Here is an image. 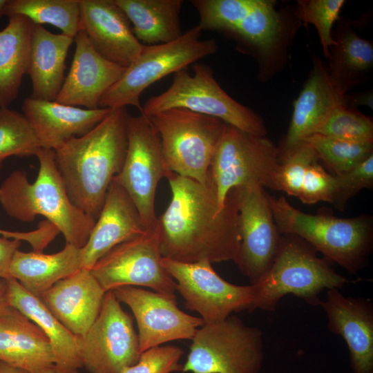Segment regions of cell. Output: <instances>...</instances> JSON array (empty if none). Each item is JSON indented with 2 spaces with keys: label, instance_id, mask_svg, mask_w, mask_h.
<instances>
[{
  "label": "cell",
  "instance_id": "20",
  "mask_svg": "<svg viewBox=\"0 0 373 373\" xmlns=\"http://www.w3.org/2000/svg\"><path fill=\"white\" fill-rule=\"evenodd\" d=\"M81 29L96 51L107 60L127 67L140 55L143 44L114 0H79Z\"/></svg>",
  "mask_w": 373,
  "mask_h": 373
},
{
  "label": "cell",
  "instance_id": "13",
  "mask_svg": "<svg viewBox=\"0 0 373 373\" xmlns=\"http://www.w3.org/2000/svg\"><path fill=\"white\" fill-rule=\"evenodd\" d=\"M127 151L123 166L114 179L135 204L146 229L157 220L155 198L160 180L171 172L160 139L149 118L143 113L127 117Z\"/></svg>",
  "mask_w": 373,
  "mask_h": 373
},
{
  "label": "cell",
  "instance_id": "25",
  "mask_svg": "<svg viewBox=\"0 0 373 373\" xmlns=\"http://www.w3.org/2000/svg\"><path fill=\"white\" fill-rule=\"evenodd\" d=\"M21 109L41 148L52 150L70 138L86 134L111 111L82 108L31 97L24 99Z\"/></svg>",
  "mask_w": 373,
  "mask_h": 373
},
{
  "label": "cell",
  "instance_id": "14",
  "mask_svg": "<svg viewBox=\"0 0 373 373\" xmlns=\"http://www.w3.org/2000/svg\"><path fill=\"white\" fill-rule=\"evenodd\" d=\"M76 342L89 373H121L141 355L133 318L113 291L106 292L97 317L84 336H76Z\"/></svg>",
  "mask_w": 373,
  "mask_h": 373
},
{
  "label": "cell",
  "instance_id": "8",
  "mask_svg": "<svg viewBox=\"0 0 373 373\" xmlns=\"http://www.w3.org/2000/svg\"><path fill=\"white\" fill-rule=\"evenodd\" d=\"M193 75L186 68L174 73L163 93L148 99L141 113L151 116L171 108H184L211 116L247 133L266 137L261 117L229 95L214 78L210 66L195 63Z\"/></svg>",
  "mask_w": 373,
  "mask_h": 373
},
{
  "label": "cell",
  "instance_id": "9",
  "mask_svg": "<svg viewBox=\"0 0 373 373\" xmlns=\"http://www.w3.org/2000/svg\"><path fill=\"white\" fill-rule=\"evenodd\" d=\"M147 117L159 135L168 169L207 184L226 123L184 108H171Z\"/></svg>",
  "mask_w": 373,
  "mask_h": 373
},
{
  "label": "cell",
  "instance_id": "10",
  "mask_svg": "<svg viewBox=\"0 0 373 373\" xmlns=\"http://www.w3.org/2000/svg\"><path fill=\"white\" fill-rule=\"evenodd\" d=\"M182 372L258 373L264 359L262 334L236 315L203 324L192 338Z\"/></svg>",
  "mask_w": 373,
  "mask_h": 373
},
{
  "label": "cell",
  "instance_id": "30",
  "mask_svg": "<svg viewBox=\"0 0 373 373\" xmlns=\"http://www.w3.org/2000/svg\"><path fill=\"white\" fill-rule=\"evenodd\" d=\"M332 31L335 44L329 48L327 68L339 89L346 93L364 82L373 66L372 44L361 37L347 19H339Z\"/></svg>",
  "mask_w": 373,
  "mask_h": 373
},
{
  "label": "cell",
  "instance_id": "27",
  "mask_svg": "<svg viewBox=\"0 0 373 373\" xmlns=\"http://www.w3.org/2000/svg\"><path fill=\"white\" fill-rule=\"evenodd\" d=\"M8 304L36 323L48 337L54 355L56 373H80L83 363L76 336L48 309L40 298L28 291L12 277L6 278Z\"/></svg>",
  "mask_w": 373,
  "mask_h": 373
},
{
  "label": "cell",
  "instance_id": "37",
  "mask_svg": "<svg viewBox=\"0 0 373 373\" xmlns=\"http://www.w3.org/2000/svg\"><path fill=\"white\" fill-rule=\"evenodd\" d=\"M344 0H299L295 15L299 21L312 24L316 28L323 54L329 57V48L335 44L332 27L339 19Z\"/></svg>",
  "mask_w": 373,
  "mask_h": 373
},
{
  "label": "cell",
  "instance_id": "39",
  "mask_svg": "<svg viewBox=\"0 0 373 373\" xmlns=\"http://www.w3.org/2000/svg\"><path fill=\"white\" fill-rule=\"evenodd\" d=\"M333 204L343 210L347 201L363 189L373 184V154L350 171L335 175Z\"/></svg>",
  "mask_w": 373,
  "mask_h": 373
},
{
  "label": "cell",
  "instance_id": "24",
  "mask_svg": "<svg viewBox=\"0 0 373 373\" xmlns=\"http://www.w3.org/2000/svg\"><path fill=\"white\" fill-rule=\"evenodd\" d=\"M0 361L28 373H56L51 345L45 333L10 305L0 312Z\"/></svg>",
  "mask_w": 373,
  "mask_h": 373
},
{
  "label": "cell",
  "instance_id": "44",
  "mask_svg": "<svg viewBox=\"0 0 373 373\" xmlns=\"http://www.w3.org/2000/svg\"><path fill=\"white\" fill-rule=\"evenodd\" d=\"M7 230L0 229V236H5Z\"/></svg>",
  "mask_w": 373,
  "mask_h": 373
},
{
  "label": "cell",
  "instance_id": "4",
  "mask_svg": "<svg viewBox=\"0 0 373 373\" xmlns=\"http://www.w3.org/2000/svg\"><path fill=\"white\" fill-rule=\"evenodd\" d=\"M267 196L280 234L300 238L320 251L329 263H337L350 274H356L365 267L373 239L370 216L341 218L314 215L293 207L284 196Z\"/></svg>",
  "mask_w": 373,
  "mask_h": 373
},
{
  "label": "cell",
  "instance_id": "32",
  "mask_svg": "<svg viewBox=\"0 0 373 373\" xmlns=\"http://www.w3.org/2000/svg\"><path fill=\"white\" fill-rule=\"evenodd\" d=\"M8 17V23L0 30V107H8L19 93L28 72L35 26L23 15Z\"/></svg>",
  "mask_w": 373,
  "mask_h": 373
},
{
  "label": "cell",
  "instance_id": "1",
  "mask_svg": "<svg viewBox=\"0 0 373 373\" xmlns=\"http://www.w3.org/2000/svg\"><path fill=\"white\" fill-rule=\"evenodd\" d=\"M166 178L172 197L156 222L162 257L187 263L234 261L240 245L236 189L220 207L211 178L204 184L171 171Z\"/></svg>",
  "mask_w": 373,
  "mask_h": 373
},
{
  "label": "cell",
  "instance_id": "36",
  "mask_svg": "<svg viewBox=\"0 0 373 373\" xmlns=\"http://www.w3.org/2000/svg\"><path fill=\"white\" fill-rule=\"evenodd\" d=\"M315 133L347 142L373 143V122L345 104L336 108Z\"/></svg>",
  "mask_w": 373,
  "mask_h": 373
},
{
  "label": "cell",
  "instance_id": "43",
  "mask_svg": "<svg viewBox=\"0 0 373 373\" xmlns=\"http://www.w3.org/2000/svg\"><path fill=\"white\" fill-rule=\"evenodd\" d=\"M8 2V0H0V18L6 15Z\"/></svg>",
  "mask_w": 373,
  "mask_h": 373
},
{
  "label": "cell",
  "instance_id": "16",
  "mask_svg": "<svg viewBox=\"0 0 373 373\" xmlns=\"http://www.w3.org/2000/svg\"><path fill=\"white\" fill-rule=\"evenodd\" d=\"M240 245L233 261L250 285L269 270L279 249L281 234L262 186L237 187Z\"/></svg>",
  "mask_w": 373,
  "mask_h": 373
},
{
  "label": "cell",
  "instance_id": "29",
  "mask_svg": "<svg viewBox=\"0 0 373 373\" xmlns=\"http://www.w3.org/2000/svg\"><path fill=\"white\" fill-rule=\"evenodd\" d=\"M80 269L81 248L66 244L62 250L52 254L17 250L10 263V275L30 294L41 298L57 282Z\"/></svg>",
  "mask_w": 373,
  "mask_h": 373
},
{
  "label": "cell",
  "instance_id": "35",
  "mask_svg": "<svg viewBox=\"0 0 373 373\" xmlns=\"http://www.w3.org/2000/svg\"><path fill=\"white\" fill-rule=\"evenodd\" d=\"M41 148L30 123L23 115L0 107V169L8 157L35 155Z\"/></svg>",
  "mask_w": 373,
  "mask_h": 373
},
{
  "label": "cell",
  "instance_id": "2",
  "mask_svg": "<svg viewBox=\"0 0 373 373\" xmlns=\"http://www.w3.org/2000/svg\"><path fill=\"white\" fill-rule=\"evenodd\" d=\"M126 107L111 109L93 129L54 150L55 161L70 202L95 220L127 151Z\"/></svg>",
  "mask_w": 373,
  "mask_h": 373
},
{
  "label": "cell",
  "instance_id": "34",
  "mask_svg": "<svg viewBox=\"0 0 373 373\" xmlns=\"http://www.w3.org/2000/svg\"><path fill=\"white\" fill-rule=\"evenodd\" d=\"M303 141L309 144L320 162L335 175L353 169L373 154V143H356L312 134Z\"/></svg>",
  "mask_w": 373,
  "mask_h": 373
},
{
  "label": "cell",
  "instance_id": "23",
  "mask_svg": "<svg viewBox=\"0 0 373 373\" xmlns=\"http://www.w3.org/2000/svg\"><path fill=\"white\" fill-rule=\"evenodd\" d=\"M106 292L90 270L80 269L57 282L40 298L72 334L82 336L97 317Z\"/></svg>",
  "mask_w": 373,
  "mask_h": 373
},
{
  "label": "cell",
  "instance_id": "40",
  "mask_svg": "<svg viewBox=\"0 0 373 373\" xmlns=\"http://www.w3.org/2000/svg\"><path fill=\"white\" fill-rule=\"evenodd\" d=\"M20 240L0 237V278L10 277V266L12 257L21 245Z\"/></svg>",
  "mask_w": 373,
  "mask_h": 373
},
{
  "label": "cell",
  "instance_id": "12",
  "mask_svg": "<svg viewBox=\"0 0 373 373\" xmlns=\"http://www.w3.org/2000/svg\"><path fill=\"white\" fill-rule=\"evenodd\" d=\"M156 224L135 238L114 247L90 271L101 287L113 291L124 286H140L177 300L176 283L162 264Z\"/></svg>",
  "mask_w": 373,
  "mask_h": 373
},
{
  "label": "cell",
  "instance_id": "42",
  "mask_svg": "<svg viewBox=\"0 0 373 373\" xmlns=\"http://www.w3.org/2000/svg\"><path fill=\"white\" fill-rule=\"evenodd\" d=\"M0 373H28L27 372L0 361Z\"/></svg>",
  "mask_w": 373,
  "mask_h": 373
},
{
  "label": "cell",
  "instance_id": "11",
  "mask_svg": "<svg viewBox=\"0 0 373 373\" xmlns=\"http://www.w3.org/2000/svg\"><path fill=\"white\" fill-rule=\"evenodd\" d=\"M280 163V151L271 140L226 124L209 170L219 206L237 187L257 184L276 190Z\"/></svg>",
  "mask_w": 373,
  "mask_h": 373
},
{
  "label": "cell",
  "instance_id": "28",
  "mask_svg": "<svg viewBox=\"0 0 373 373\" xmlns=\"http://www.w3.org/2000/svg\"><path fill=\"white\" fill-rule=\"evenodd\" d=\"M74 38L54 34L42 25L35 24L31 38L27 74L34 99L55 101L65 77L66 59Z\"/></svg>",
  "mask_w": 373,
  "mask_h": 373
},
{
  "label": "cell",
  "instance_id": "26",
  "mask_svg": "<svg viewBox=\"0 0 373 373\" xmlns=\"http://www.w3.org/2000/svg\"><path fill=\"white\" fill-rule=\"evenodd\" d=\"M280 163L276 178V190L298 198L303 203L333 204L336 182L321 164L311 146L303 141L280 152Z\"/></svg>",
  "mask_w": 373,
  "mask_h": 373
},
{
  "label": "cell",
  "instance_id": "18",
  "mask_svg": "<svg viewBox=\"0 0 373 373\" xmlns=\"http://www.w3.org/2000/svg\"><path fill=\"white\" fill-rule=\"evenodd\" d=\"M327 328L345 341L353 373H373V304L370 299L345 296L340 289L326 290L320 300Z\"/></svg>",
  "mask_w": 373,
  "mask_h": 373
},
{
  "label": "cell",
  "instance_id": "17",
  "mask_svg": "<svg viewBox=\"0 0 373 373\" xmlns=\"http://www.w3.org/2000/svg\"><path fill=\"white\" fill-rule=\"evenodd\" d=\"M117 299L131 309L138 328L140 351L181 339L192 340L204 322L187 314L177 306V300L134 286L113 290Z\"/></svg>",
  "mask_w": 373,
  "mask_h": 373
},
{
  "label": "cell",
  "instance_id": "38",
  "mask_svg": "<svg viewBox=\"0 0 373 373\" xmlns=\"http://www.w3.org/2000/svg\"><path fill=\"white\" fill-rule=\"evenodd\" d=\"M184 354L174 345L157 346L143 352L138 361L121 373H172L182 370L180 360Z\"/></svg>",
  "mask_w": 373,
  "mask_h": 373
},
{
  "label": "cell",
  "instance_id": "19",
  "mask_svg": "<svg viewBox=\"0 0 373 373\" xmlns=\"http://www.w3.org/2000/svg\"><path fill=\"white\" fill-rule=\"evenodd\" d=\"M74 40L75 50L71 66L55 101L87 109L98 108L101 97L121 77L126 67L99 54L84 30H79Z\"/></svg>",
  "mask_w": 373,
  "mask_h": 373
},
{
  "label": "cell",
  "instance_id": "31",
  "mask_svg": "<svg viewBox=\"0 0 373 373\" xmlns=\"http://www.w3.org/2000/svg\"><path fill=\"white\" fill-rule=\"evenodd\" d=\"M122 10L132 30L143 45L166 44L183 33L180 14L182 0H114Z\"/></svg>",
  "mask_w": 373,
  "mask_h": 373
},
{
  "label": "cell",
  "instance_id": "6",
  "mask_svg": "<svg viewBox=\"0 0 373 373\" xmlns=\"http://www.w3.org/2000/svg\"><path fill=\"white\" fill-rule=\"evenodd\" d=\"M316 251L300 238L283 234L271 268L253 285L255 294L251 311H275L280 299L287 294L317 306L323 291L341 289L349 280Z\"/></svg>",
  "mask_w": 373,
  "mask_h": 373
},
{
  "label": "cell",
  "instance_id": "22",
  "mask_svg": "<svg viewBox=\"0 0 373 373\" xmlns=\"http://www.w3.org/2000/svg\"><path fill=\"white\" fill-rule=\"evenodd\" d=\"M345 95L332 82L327 65L320 58L314 57L312 68L294 102L289 126L278 147L280 152L314 134L336 108L345 104Z\"/></svg>",
  "mask_w": 373,
  "mask_h": 373
},
{
  "label": "cell",
  "instance_id": "7",
  "mask_svg": "<svg viewBox=\"0 0 373 373\" xmlns=\"http://www.w3.org/2000/svg\"><path fill=\"white\" fill-rule=\"evenodd\" d=\"M202 32L197 25L173 41L144 45L137 57L101 97L99 108L113 109L131 105L141 113L140 97L146 88L171 73L216 53V39H202Z\"/></svg>",
  "mask_w": 373,
  "mask_h": 373
},
{
  "label": "cell",
  "instance_id": "15",
  "mask_svg": "<svg viewBox=\"0 0 373 373\" xmlns=\"http://www.w3.org/2000/svg\"><path fill=\"white\" fill-rule=\"evenodd\" d=\"M162 264L173 280L185 307L200 315L204 324L222 321L232 313L251 311L254 300L253 285L231 284L221 278L211 262L187 263L162 258Z\"/></svg>",
  "mask_w": 373,
  "mask_h": 373
},
{
  "label": "cell",
  "instance_id": "33",
  "mask_svg": "<svg viewBox=\"0 0 373 373\" xmlns=\"http://www.w3.org/2000/svg\"><path fill=\"white\" fill-rule=\"evenodd\" d=\"M14 15L55 26L73 38L81 29L79 0H8L6 15Z\"/></svg>",
  "mask_w": 373,
  "mask_h": 373
},
{
  "label": "cell",
  "instance_id": "21",
  "mask_svg": "<svg viewBox=\"0 0 373 373\" xmlns=\"http://www.w3.org/2000/svg\"><path fill=\"white\" fill-rule=\"evenodd\" d=\"M147 229L133 201L113 178L88 240L81 248L82 269L90 270L114 247Z\"/></svg>",
  "mask_w": 373,
  "mask_h": 373
},
{
  "label": "cell",
  "instance_id": "5",
  "mask_svg": "<svg viewBox=\"0 0 373 373\" xmlns=\"http://www.w3.org/2000/svg\"><path fill=\"white\" fill-rule=\"evenodd\" d=\"M203 30L223 33L254 52L260 69L283 54L289 37L287 19L272 0H193Z\"/></svg>",
  "mask_w": 373,
  "mask_h": 373
},
{
  "label": "cell",
  "instance_id": "3",
  "mask_svg": "<svg viewBox=\"0 0 373 373\" xmlns=\"http://www.w3.org/2000/svg\"><path fill=\"white\" fill-rule=\"evenodd\" d=\"M39 162L37 178L30 183L25 171L12 172L0 185V204L10 217L21 222L40 215L53 224L66 244L82 248L96 220L70 200L65 184L55 161L52 149L40 148L35 155Z\"/></svg>",
  "mask_w": 373,
  "mask_h": 373
},
{
  "label": "cell",
  "instance_id": "41",
  "mask_svg": "<svg viewBox=\"0 0 373 373\" xmlns=\"http://www.w3.org/2000/svg\"><path fill=\"white\" fill-rule=\"evenodd\" d=\"M8 304V285L6 279L0 278V312Z\"/></svg>",
  "mask_w": 373,
  "mask_h": 373
}]
</instances>
